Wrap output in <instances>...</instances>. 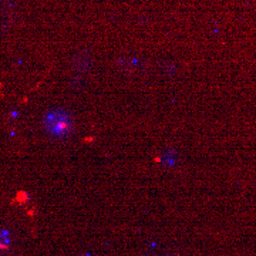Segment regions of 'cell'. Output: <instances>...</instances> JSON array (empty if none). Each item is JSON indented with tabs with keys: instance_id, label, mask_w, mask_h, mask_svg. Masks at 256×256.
<instances>
[{
	"instance_id": "cell-2",
	"label": "cell",
	"mask_w": 256,
	"mask_h": 256,
	"mask_svg": "<svg viewBox=\"0 0 256 256\" xmlns=\"http://www.w3.org/2000/svg\"><path fill=\"white\" fill-rule=\"evenodd\" d=\"M0 248H2V242H0Z\"/></svg>"
},
{
	"instance_id": "cell-1",
	"label": "cell",
	"mask_w": 256,
	"mask_h": 256,
	"mask_svg": "<svg viewBox=\"0 0 256 256\" xmlns=\"http://www.w3.org/2000/svg\"><path fill=\"white\" fill-rule=\"evenodd\" d=\"M47 128L56 134H66L70 131V120L60 114H50L46 120Z\"/></svg>"
}]
</instances>
